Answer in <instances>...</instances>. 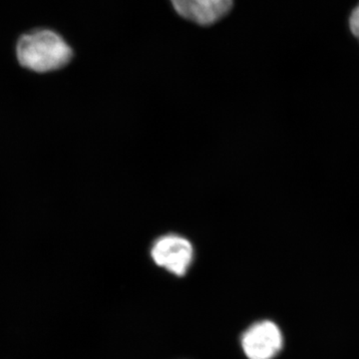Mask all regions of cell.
I'll return each instance as SVG.
<instances>
[{"label":"cell","instance_id":"6da1fadb","mask_svg":"<svg viewBox=\"0 0 359 359\" xmlns=\"http://www.w3.org/2000/svg\"><path fill=\"white\" fill-rule=\"evenodd\" d=\"M16 55L26 69L45 73L65 67L72 59L73 52L58 33L40 29L20 37Z\"/></svg>","mask_w":359,"mask_h":359},{"label":"cell","instance_id":"7a4b0ae2","mask_svg":"<svg viewBox=\"0 0 359 359\" xmlns=\"http://www.w3.org/2000/svg\"><path fill=\"white\" fill-rule=\"evenodd\" d=\"M151 257L160 268L174 276H184L193 263L194 248L181 236H163L153 244Z\"/></svg>","mask_w":359,"mask_h":359},{"label":"cell","instance_id":"3957f363","mask_svg":"<svg viewBox=\"0 0 359 359\" xmlns=\"http://www.w3.org/2000/svg\"><path fill=\"white\" fill-rule=\"evenodd\" d=\"M241 344L248 359H273L282 351L283 334L273 321H257L243 334Z\"/></svg>","mask_w":359,"mask_h":359},{"label":"cell","instance_id":"277c9868","mask_svg":"<svg viewBox=\"0 0 359 359\" xmlns=\"http://www.w3.org/2000/svg\"><path fill=\"white\" fill-rule=\"evenodd\" d=\"M182 18L196 25H212L230 13L233 0H171Z\"/></svg>","mask_w":359,"mask_h":359},{"label":"cell","instance_id":"5b68a950","mask_svg":"<svg viewBox=\"0 0 359 359\" xmlns=\"http://www.w3.org/2000/svg\"><path fill=\"white\" fill-rule=\"evenodd\" d=\"M347 27H348L351 36L359 44V0L351 8V13L347 18Z\"/></svg>","mask_w":359,"mask_h":359}]
</instances>
